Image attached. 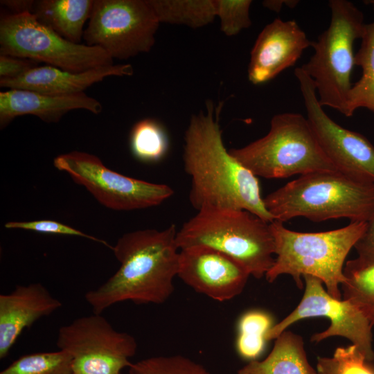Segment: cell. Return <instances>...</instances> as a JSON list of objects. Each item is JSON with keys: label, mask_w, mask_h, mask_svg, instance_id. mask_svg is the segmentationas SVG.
I'll return each instance as SVG.
<instances>
[{"label": "cell", "mask_w": 374, "mask_h": 374, "mask_svg": "<svg viewBox=\"0 0 374 374\" xmlns=\"http://www.w3.org/2000/svg\"><path fill=\"white\" fill-rule=\"evenodd\" d=\"M222 103H206L193 114L184 135V168L190 176L189 201L196 210L206 208L249 211L263 220H274L260 194L258 179L225 148L219 124Z\"/></svg>", "instance_id": "6da1fadb"}, {"label": "cell", "mask_w": 374, "mask_h": 374, "mask_svg": "<svg viewBox=\"0 0 374 374\" xmlns=\"http://www.w3.org/2000/svg\"><path fill=\"white\" fill-rule=\"evenodd\" d=\"M177 229H143L127 233L111 250L118 269L104 283L87 292L84 299L93 313L102 314L118 303L162 304L174 291L179 251Z\"/></svg>", "instance_id": "7a4b0ae2"}, {"label": "cell", "mask_w": 374, "mask_h": 374, "mask_svg": "<svg viewBox=\"0 0 374 374\" xmlns=\"http://www.w3.org/2000/svg\"><path fill=\"white\" fill-rule=\"evenodd\" d=\"M263 200L274 220L283 223L296 217L366 222L374 208V183L337 170L317 171L300 175Z\"/></svg>", "instance_id": "3957f363"}, {"label": "cell", "mask_w": 374, "mask_h": 374, "mask_svg": "<svg viewBox=\"0 0 374 374\" xmlns=\"http://www.w3.org/2000/svg\"><path fill=\"white\" fill-rule=\"evenodd\" d=\"M366 222H350L342 228L316 233L290 230L283 223H270L275 240V261L265 278L273 283L279 276L290 275L299 289L303 287L302 277L312 276L320 279L327 292L342 299L340 289L345 282V260L364 233Z\"/></svg>", "instance_id": "277c9868"}, {"label": "cell", "mask_w": 374, "mask_h": 374, "mask_svg": "<svg viewBox=\"0 0 374 374\" xmlns=\"http://www.w3.org/2000/svg\"><path fill=\"white\" fill-rule=\"evenodd\" d=\"M270 223L244 210L206 208L177 231L176 242L179 249L204 246L226 253L260 279L275 261Z\"/></svg>", "instance_id": "5b68a950"}, {"label": "cell", "mask_w": 374, "mask_h": 374, "mask_svg": "<svg viewBox=\"0 0 374 374\" xmlns=\"http://www.w3.org/2000/svg\"><path fill=\"white\" fill-rule=\"evenodd\" d=\"M229 152L255 176L267 179L337 170L308 118L298 113L274 115L265 136Z\"/></svg>", "instance_id": "8992f818"}, {"label": "cell", "mask_w": 374, "mask_h": 374, "mask_svg": "<svg viewBox=\"0 0 374 374\" xmlns=\"http://www.w3.org/2000/svg\"><path fill=\"white\" fill-rule=\"evenodd\" d=\"M329 26L312 42L314 53L301 67L310 77L319 104L348 116V97L355 64L353 46L361 39L363 12L351 1L330 0Z\"/></svg>", "instance_id": "52a82bcc"}, {"label": "cell", "mask_w": 374, "mask_h": 374, "mask_svg": "<svg viewBox=\"0 0 374 374\" xmlns=\"http://www.w3.org/2000/svg\"><path fill=\"white\" fill-rule=\"evenodd\" d=\"M0 55L30 59L72 72L113 64V59L101 48L65 39L31 12L1 16Z\"/></svg>", "instance_id": "ba28073f"}, {"label": "cell", "mask_w": 374, "mask_h": 374, "mask_svg": "<svg viewBox=\"0 0 374 374\" xmlns=\"http://www.w3.org/2000/svg\"><path fill=\"white\" fill-rule=\"evenodd\" d=\"M56 345L70 356L72 374H121L138 348L134 337L93 312L61 326Z\"/></svg>", "instance_id": "9c48e42d"}, {"label": "cell", "mask_w": 374, "mask_h": 374, "mask_svg": "<svg viewBox=\"0 0 374 374\" xmlns=\"http://www.w3.org/2000/svg\"><path fill=\"white\" fill-rule=\"evenodd\" d=\"M159 22L148 0H94L83 38L112 59L149 52Z\"/></svg>", "instance_id": "30bf717a"}, {"label": "cell", "mask_w": 374, "mask_h": 374, "mask_svg": "<svg viewBox=\"0 0 374 374\" xmlns=\"http://www.w3.org/2000/svg\"><path fill=\"white\" fill-rule=\"evenodd\" d=\"M53 166L84 186L99 203L115 211L158 206L174 193L168 185L154 184L118 173L96 156L80 151L58 155Z\"/></svg>", "instance_id": "8fae6325"}, {"label": "cell", "mask_w": 374, "mask_h": 374, "mask_svg": "<svg viewBox=\"0 0 374 374\" xmlns=\"http://www.w3.org/2000/svg\"><path fill=\"white\" fill-rule=\"evenodd\" d=\"M305 290L297 307L283 320L274 325L266 335L267 341L275 339L290 325L301 319L324 317L330 325L314 334L311 342L318 343L331 337H342L364 354L368 362L374 359L373 324L359 308L347 299L332 297L317 277L305 276Z\"/></svg>", "instance_id": "7c38bea8"}, {"label": "cell", "mask_w": 374, "mask_h": 374, "mask_svg": "<svg viewBox=\"0 0 374 374\" xmlns=\"http://www.w3.org/2000/svg\"><path fill=\"white\" fill-rule=\"evenodd\" d=\"M294 75L311 125L321 148L337 170L353 178L374 183V146L362 134L346 129L323 110L310 77L301 67Z\"/></svg>", "instance_id": "4fadbf2b"}, {"label": "cell", "mask_w": 374, "mask_h": 374, "mask_svg": "<svg viewBox=\"0 0 374 374\" xmlns=\"http://www.w3.org/2000/svg\"><path fill=\"white\" fill-rule=\"evenodd\" d=\"M250 276L239 262L216 249L195 246L179 251L177 276L215 301H229L241 294Z\"/></svg>", "instance_id": "5bb4252c"}, {"label": "cell", "mask_w": 374, "mask_h": 374, "mask_svg": "<svg viewBox=\"0 0 374 374\" xmlns=\"http://www.w3.org/2000/svg\"><path fill=\"white\" fill-rule=\"evenodd\" d=\"M312 42L295 20L275 19L262 30L251 49L249 80L257 85L274 79L293 66Z\"/></svg>", "instance_id": "9a60e30c"}, {"label": "cell", "mask_w": 374, "mask_h": 374, "mask_svg": "<svg viewBox=\"0 0 374 374\" xmlns=\"http://www.w3.org/2000/svg\"><path fill=\"white\" fill-rule=\"evenodd\" d=\"M62 303L40 283L17 285L0 294V359L6 357L22 332Z\"/></svg>", "instance_id": "2e32d148"}, {"label": "cell", "mask_w": 374, "mask_h": 374, "mask_svg": "<svg viewBox=\"0 0 374 374\" xmlns=\"http://www.w3.org/2000/svg\"><path fill=\"white\" fill-rule=\"evenodd\" d=\"M84 109L98 114L101 103L84 92L51 95L33 91L10 89L0 93V126L6 127L13 119L33 115L46 123H57L67 112Z\"/></svg>", "instance_id": "e0dca14e"}, {"label": "cell", "mask_w": 374, "mask_h": 374, "mask_svg": "<svg viewBox=\"0 0 374 374\" xmlns=\"http://www.w3.org/2000/svg\"><path fill=\"white\" fill-rule=\"evenodd\" d=\"M131 64H110L82 72H72L46 65L37 66L13 79H0V86L33 91L51 95H69L83 92L92 84L109 76H130Z\"/></svg>", "instance_id": "ac0fdd59"}, {"label": "cell", "mask_w": 374, "mask_h": 374, "mask_svg": "<svg viewBox=\"0 0 374 374\" xmlns=\"http://www.w3.org/2000/svg\"><path fill=\"white\" fill-rule=\"evenodd\" d=\"M238 374H317V371L308 360L303 338L285 330L265 359L250 361Z\"/></svg>", "instance_id": "d6986e66"}, {"label": "cell", "mask_w": 374, "mask_h": 374, "mask_svg": "<svg viewBox=\"0 0 374 374\" xmlns=\"http://www.w3.org/2000/svg\"><path fill=\"white\" fill-rule=\"evenodd\" d=\"M93 6V0H40L35 1L33 14L65 39L80 44Z\"/></svg>", "instance_id": "ffe728a7"}, {"label": "cell", "mask_w": 374, "mask_h": 374, "mask_svg": "<svg viewBox=\"0 0 374 374\" xmlns=\"http://www.w3.org/2000/svg\"><path fill=\"white\" fill-rule=\"evenodd\" d=\"M373 6L374 1H370ZM361 45L355 55V64L362 68L359 80L349 91L348 116L353 115L359 108L374 112V21L365 24Z\"/></svg>", "instance_id": "44dd1931"}, {"label": "cell", "mask_w": 374, "mask_h": 374, "mask_svg": "<svg viewBox=\"0 0 374 374\" xmlns=\"http://www.w3.org/2000/svg\"><path fill=\"white\" fill-rule=\"evenodd\" d=\"M342 298L353 302L374 326V261L357 257L344 267Z\"/></svg>", "instance_id": "7402d4cb"}, {"label": "cell", "mask_w": 374, "mask_h": 374, "mask_svg": "<svg viewBox=\"0 0 374 374\" xmlns=\"http://www.w3.org/2000/svg\"><path fill=\"white\" fill-rule=\"evenodd\" d=\"M159 23L197 28L216 17L214 0H148Z\"/></svg>", "instance_id": "603a6c76"}, {"label": "cell", "mask_w": 374, "mask_h": 374, "mask_svg": "<svg viewBox=\"0 0 374 374\" xmlns=\"http://www.w3.org/2000/svg\"><path fill=\"white\" fill-rule=\"evenodd\" d=\"M271 317L262 310H253L243 314L238 323L236 350L250 361L256 360L264 350L266 335L273 326Z\"/></svg>", "instance_id": "cb8c5ba5"}, {"label": "cell", "mask_w": 374, "mask_h": 374, "mask_svg": "<svg viewBox=\"0 0 374 374\" xmlns=\"http://www.w3.org/2000/svg\"><path fill=\"white\" fill-rule=\"evenodd\" d=\"M130 147L138 159L144 162H155L166 154L168 140L161 124L154 119L145 118L132 127Z\"/></svg>", "instance_id": "d4e9b609"}, {"label": "cell", "mask_w": 374, "mask_h": 374, "mask_svg": "<svg viewBox=\"0 0 374 374\" xmlns=\"http://www.w3.org/2000/svg\"><path fill=\"white\" fill-rule=\"evenodd\" d=\"M0 374H72L71 359L61 350L28 354L14 361Z\"/></svg>", "instance_id": "484cf974"}, {"label": "cell", "mask_w": 374, "mask_h": 374, "mask_svg": "<svg viewBox=\"0 0 374 374\" xmlns=\"http://www.w3.org/2000/svg\"><path fill=\"white\" fill-rule=\"evenodd\" d=\"M128 368L129 374H210L203 365L181 355L152 357Z\"/></svg>", "instance_id": "4316f807"}, {"label": "cell", "mask_w": 374, "mask_h": 374, "mask_svg": "<svg viewBox=\"0 0 374 374\" xmlns=\"http://www.w3.org/2000/svg\"><path fill=\"white\" fill-rule=\"evenodd\" d=\"M216 17L226 36H234L251 25L249 15L251 0H214Z\"/></svg>", "instance_id": "83f0119b"}, {"label": "cell", "mask_w": 374, "mask_h": 374, "mask_svg": "<svg viewBox=\"0 0 374 374\" xmlns=\"http://www.w3.org/2000/svg\"><path fill=\"white\" fill-rule=\"evenodd\" d=\"M332 374H374L364 354L352 344L336 348L332 357H321Z\"/></svg>", "instance_id": "f1b7e54d"}, {"label": "cell", "mask_w": 374, "mask_h": 374, "mask_svg": "<svg viewBox=\"0 0 374 374\" xmlns=\"http://www.w3.org/2000/svg\"><path fill=\"white\" fill-rule=\"evenodd\" d=\"M4 226L8 229H24L39 233L82 237L97 242H100L110 249L112 247V246L103 240L88 235L69 225L51 220H41L28 222L12 221L6 223Z\"/></svg>", "instance_id": "f546056e"}, {"label": "cell", "mask_w": 374, "mask_h": 374, "mask_svg": "<svg viewBox=\"0 0 374 374\" xmlns=\"http://www.w3.org/2000/svg\"><path fill=\"white\" fill-rule=\"evenodd\" d=\"M39 62L26 58L0 55V79H13L38 66Z\"/></svg>", "instance_id": "4dcf8cb0"}, {"label": "cell", "mask_w": 374, "mask_h": 374, "mask_svg": "<svg viewBox=\"0 0 374 374\" xmlns=\"http://www.w3.org/2000/svg\"><path fill=\"white\" fill-rule=\"evenodd\" d=\"M358 258L374 261V208L366 221L365 230L355 243Z\"/></svg>", "instance_id": "1f68e13d"}, {"label": "cell", "mask_w": 374, "mask_h": 374, "mask_svg": "<svg viewBox=\"0 0 374 374\" xmlns=\"http://www.w3.org/2000/svg\"><path fill=\"white\" fill-rule=\"evenodd\" d=\"M35 1L32 0H3L1 3L12 12V14L33 13Z\"/></svg>", "instance_id": "d6a6232c"}, {"label": "cell", "mask_w": 374, "mask_h": 374, "mask_svg": "<svg viewBox=\"0 0 374 374\" xmlns=\"http://www.w3.org/2000/svg\"><path fill=\"white\" fill-rule=\"evenodd\" d=\"M296 0H268L264 1L262 4L267 8L278 12L283 5L287 6L290 8H294L298 3Z\"/></svg>", "instance_id": "836d02e7"}, {"label": "cell", "mask_w": 374, "mask_h": 374, "mask_svg": "<svg viewBox=\"0 0 374 374\" xmlns=\"http://www.w3.org/2000/svg\"><path fill=\"white\" fill-rule=\"evenodd\" d=\"M317 374H332L320 357H318Z\"/></svg>", "instance_id": "e575fe53"}, {"label": "cell", "mask_w": 374, "mask_h": 374, "mask_svg": "<svg viewBox=\"0 0 374 374\" xmlns=\"http://www.w3.org/2000/svg\"><path fill=\"white\" fill-rule=\"evenodd\" d=\"M122 374V373H121Z\"/></svg>", "instance_id": "d590c367"}]
</instances>
